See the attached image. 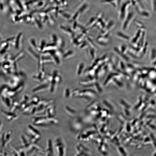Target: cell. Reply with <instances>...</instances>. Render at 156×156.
<instances>
[{
	"label": "cell",
	"instance_id": "cell-1",
	"mask_svg": "<svg viewBox=\"0 0 156 156\" xmlns=\"http://www.w3.org/2000/svg\"><path fill=\"white\" fill-rule=\"evenodd\" d=\"M53 142L55 155L59 156L66 155V146L63 139L60 136L57 137Z\"/></svg>",
	"mask_w": 156,
	"mask_h": 156
},
{
	"label": "cell",
	"instance_id": "cell-2",
	"mask_svg": "<svg viewBox=\"0 0 156 156\" xmlns=\"http://www.w3.org/2000/svg\"><path fill=\"white\" fill-rule=\"evenodd\" d=\"M131 3L129 0H127L119 6L118 8V17L119 20L122 21L129 11L128 9Z\"/></svg>",
	"mask_w": 156,
	"mask_h": 156
},
{
	"label": "cell",
	"instance_id": "cell-3",
	"mask_svg": "<svg viewBox=\"0 0 156 156\" xmlns=\"http://www.w3.org/2000/svg\"><path fill=\"white\" fill-rule=\"evenodd\" d=\"M135 16L134 12L132 11H129L125 18L122 21L121 25L122 30L125 31L128 29L131 23L132 22Z\"/></svg>",
	"mask_w": 156,
	"mask_h": 156
},
{
	"label": "cell",
	"instance_id": "cell-4",
	"mask_svg": "<svg viewBox=\"0 0 156 156\" xmlns=\"http://www.w3.org/2000/svg\"><path fill=\"white\" fill-rule=\"evenodd\" d=\"M44 154L46 155L54 156L55 153L53 142L51 139L48 140L47 142V146Z\"/></svg>",
	"mask_w": 156,
	"mask_h": 156
},
{
	"label": "cell",
	"instance_id": "cell-5",
	"mask_svg": "<svg viewBox=\"0 0 156 156\" xmlns=\"http://www.w3.org/2000/svg\"><path fill=\"white\" fill-rule=\"evenodd\" d=\"M76 156H86L88 155V150L83 144L81 143L78 144L76 146Z\"/></svg>",
	"mask_w": 156,
	"mask_h": 156
},
{
	"label": "cell",
	"instance_id": "cell-6",
	"mask_svg": "<svg viewBox=\"0 0 156 156\" xmlns=\"http://www.w3.org/2000/svg\"><path fill=\"white\" fill-rule=\"evenodd\" d=\"M116 35L117 37L124 40H129L130 38L129 35L120 31H117L116 33Z\"/></svg>",
	"mask_w": 156,
	"mask_h": 156
},
{
	"label": "cell",
	"instance_id": "cell-7",
	"mask_svg": "<svg viewBox=\"0 0 156 156\" xmlns=\"http://www.w3.org/2000/svg\"><path fill=\"white\" fill-rule=\"evenodd\" d=\"M64 109L66 112L71 116H75L77 113L75 109L69 105H66L64 107Z\"/></svg>",
	"mask_w": 156,
	"mask_h": 156
},
{
	"label": "cell",
	"instance_id": "cell-8",
	"mask_svg": "<svg viewBox=\"0 0 156 156\" xmlns=\"http://www.w3.org/2000/svg\"><path fill=\"white\" fill-rule=\"evenodd\" d=\"M151 4L152 11L155 13L156 12V0H151Z\"/></svg>",
	"mask_w": 156,
	"mask_h": 156
},
{
	"label": "cell",
	"instance_id": "cell-9",
	"mask_svg": "<svg viewBox=\"0 0 156 156\" xmlns=\"http://www.w3.org/2000/svg\"><path fill=\"white\" fill-rule=\"evenodd\" d=\"M140 0L141 1H142V0Z\"/></svg>",
	"mask_w": 156,
	"mask_h": 156
}]
</instances>
